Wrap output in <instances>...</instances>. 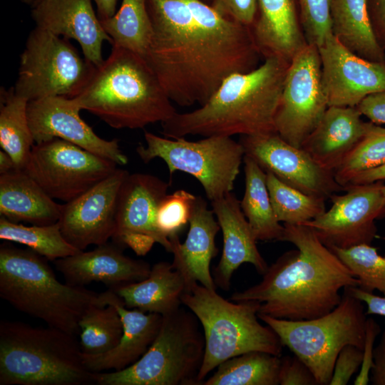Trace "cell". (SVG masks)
Instances as JSON below:
<instances>
[{
  "mask_svg": "<svg viewBox=\"0 0 385 385\" xmlns=\"http://www.w3.org/2000/svg\"><path fill=\"white\" fill-rule=\"evenodd\" d=\"M153 37L145 56L171 101L205 104L231 75L262 56L251 27L200 0H146Z\"/></svg>",
  "mask_w": 385,
  "mask_h": 385,
  "instance_id": "6da1fadb",
  "label": "cell"
},
{
  "mask_svg": "<svg viewBox=\"0 0 385 385\" xmlns=\"http://www.w3.org/2000/svg\"><path fill=\"white\" fill-rule=\"evenodd\" d=\"M129 173L117 168L75 199L63 205L58 221L65 239L83 251L108 242L115 230L118 195Z\"/></svg>",
  "mask_w": 385,
  "mask_h": 385,
  "instance_id": "e0dca14e",
  "label": "cell"
},
{
  "mask_svg": "<svg viewBox=\"0 0 385 385\" xmlns=\"http://www.w3.org/2000/svg\"><path fill=\"white\" fill-rule=\"evenodd\" d=\"M113 161L53 138L32 148L24 170L53 199L69 202L116 169Z\"/></svg>",
  "mask_w": 385,
  "mask_h": 385,
  "instance_id": "7c38bea8",
  "label": "cell"
},
{
  "mask_svg": "<svg viewBox=\"0 0 385 385\" xmlns=\"http://www.w3.org/2000/svg\"><path fill=\"white\" fill-rule=\"evenodd\" d=\"M28 103L13 88H1L0 145L18 170L24 169L35 143L28 119Z\"/></svg>",
  "mask_w": 385,
  "mask_h": 385,
  "instance_id": "4dcf8cb0",
  "label": "cell"
},
{
  "mask_svg": "<svg viewBox=\"0 0 385 385\" xmlns=\"http://www.w3.org/2000/svg\"><path fill=\"white\" fill-rule=\"evenodd\" d=\"M120 247L106 242L93 250L56 260L53 264L66 282L73 286L85 287L96 282L114 289L145 279L150 265L126 256Z\"/></svg>",
  "mask_w": 385,
  "mask_h": 385,
  "instance_id": "44dd1931",
  "label": "cell"
},
{
  "mask_svg": "<svg viewBox=\"0 0 385 385\" xmlns=\"http://www.w3.org/2000/svg\"><path fill=\"white\" fill-rule=\"evenodd\" d=\"M91 1L38 0L31 6V17L36 27L76 41L83 56L98 67L104 61L103 43L112 44V40L103 28Z\"/></svg>",
  "mask_w": 385,
  "mask_h": 385,
  "instance_id": "ffe728a7",
  "label": "cell"
},
{
  "mask_svg": "<svg viewBox=\"0 0 385 385\" xmlns=\"http://www.w3.org/2000/svg\"><path fill=\"white\" fill-rule=\"evenodd\" d=\"M106 304H113L121 317L123 332L112 349L98 354L82 352L86 367L91 372L118 371L136 362L155 340L163 320L156 313L145 312L125 307L122 299L111 289L103 292Z\"/></svg>",
  "mask_w": 385,
  "mask_h": 385,
  "instance_id": "603a6c76",
  "label": "cell"
},
{
  "mask_svg": "<svg viewBox=\"0 0 385 385\" xmlns=\"http://www.w3.org/2000/svg\"><path fill=\"white\" fill-rule=\"evenodd\" d=\"M384 219H385V214L384 215Z\"/></svg>",
  "mask_w": 385,
  "mask_h": 385,
  "instance_id": "9f6ffc18",
  "label": "cell"
},
{
  "mask_svg": "<svg viewBox=\"0 0 385 385\" xmlns=\"http://www.w3.org/2000/svg\"><path fill=\"white\" fill-rule=\"evenodd\" d=\"M73 99L115 129L143 128L177 113L145 58L115 46Z\"/></svg>",
  "mask_w": 385,
  "mask_h": 385,
  "instance_id": "277c9868",
  "label": "cell"
},
{
  "mask_svg": "<svg viewBox=\"0 0 385 385\" xmlns=\"http://www.w3.org/2000/svg\"><path fill=\"white\" fill-rule=\"evenodd\" d=\"M16 169L11 157L5 151H0V175Z\"/></svg>",
  "mask_w": 385,
  "mask_h": 385,
  "instance_id": "816d5d0a",
  "label": "cell"
},
{
  "mask_svg": "<svg viewBox=\"0 0 385 385\" xmlns=\"http://www.w3.org/2000/svg\"><path fill=\"white\" fill-rule=\"evenodd\" d=\"M100 21L112 40V46L145 58L153 37L146 0H122L113 16Z\"/></svg>",
  "mask_w": 385,
  "mask_h": 385,
  "instance_id": "1f68e13d",
  "label": "cell"
},
{
  "mask_svg": "<svg viewBox=\"0 0 385 385\" xmlns=\"http://www.w3.org/2000/svg\"><path fill=\"white\" fill-rule=\"evenodd\" d=\"M318 49L329 106L356 107L366 96L385 90V62L358 56L333 34Z\"/></svg>",
  "mask_w": 385,
  "mask_h": 385,
  "instance_id": "d6986e66",
  "label": "cell"
},
{
  "mask_svg": "<svg viewBox=\"0 0 385 385\" xmlns=\"http://www.w3.org/2000/svg\"><path fill=\"white\" fill-rule=\"evenodd\" d=\"M97 7L100 20L113 16L116 12L117 0H93Z\"/></svg>",
  "mask_w": 385,
  "mask_h": 385,
  "instance_id": "f907efd6",
  "label": "cell"
},
{
  "mask_svg": "<svg viewBox=\"0 0 385 385\" xmlns=\"http://www.w3.org/2000/svg\"><path fill=\"white\" fill-rule=\"evenodd\" d=\"M146 145L139 144L136 152L148 163L162 159L170 175L176 171L195 178L207 197L215 200L232 192L245 157L240 142L228 136H209L191 141L185 138H168L145 131Z\"/></svg>",
  "mask_w": 385,
  "mask_h": 385,
  "instance_id": "30bf717a",
  "label": "cell"
},
{
  "mask_svg": "<svg viewBox=\"0 0 385 385\" xmlns=\"http://www.w3.org/2000/svg\"><path fill=\"white\" fill-rule=\"evenodd\" d=\"M205 338L195 315L181 307L163 316L159 332L147 351L131 366L94 373L98 385H200L198 374Z\"/></svg>",
  "mask_w": 385,
  "mask_h": 385,
  "instance_id": "ba28073f",
  "label": "cell"
},
{
  "mask_svg": "<svg viewBox=\"0 0 385 385\" xmlns=\"http://www.w3.org/2000/svg\"><path fill=\"white\" fill-rule=\"evenodd\" d=\"M267 185L277 220L284 224L302 225L326 211L325 199L294 188L270 172Z\"/></svg>",
  "mask_w": 385,
  "mask_h": 385,
  "instance_id": "e575fe53",
  "label": "cell"
},
{
  "mask_svg": "<svg viewBox=\"0 0 385 385\" xmlns=\"http://www.w3.org/2000/svg\"><path fill=\"white\" fill-rule=\"evenodd\" d=\"M0 239L24 245L52 262L81 251L65 239L58 222L26 226L1 216Z\"/></svg>",
  "mask_w": 385,
  "mask_h": 385,
  "instance_id": "836d02e7",
  "label": "cell"
},
{
  "mask_svg": "<svg viewBox=\"0 0 385 385\" xmlns=\"http://www.w3.org/2000/svg\"><path fill=\"white\" fill-rule=\"evenodd\" d=\"M384 164L385 128L367 122L364 135L334 171V176L344 190L357 175Z\"/></svg>",
  "mask_w": 385,
  "mask_h": 385,
  "instance_id": "8d00e7d4",
  "label": "cell"
},
{
  "mask_svg": "<svg viewBox=\"0 0 385 385\" xmlns=\"http://www.w3.org/2000/svg\"><path fill=\"white\" fill-rule=\"evenodd\" d=\"M96 66L82 58L69 40L35 26L20 57L15 93L28 101L51 96L73 98Z\"/></svg>",
  "mask_w": 385,
  "mask_h": 385,
  "instance_id": "8fae6325",
  "label": "cell"
},
{
  "mask_svg": "<svg viewBox=\"0 0 385 385\" xmlns=\"http://www.w3.org/2000/svg\"><path fill=\"white\" fill-rule=\"evenodd\" d=\"M169 183L150 174H128L120 190L115 230L112 237L121 247L144 256L155 243L171 252L172 243L159 231L156 216Z\"/></svg>",
  "mask_w": 385,
  "mask_h": 385,
  "instance_id": "9a60e30c",
  "label": "cell"
},
{
  "mask_svg": "<svg viewBox=\"0 0 385 385\" xmlns=\"http://www.w3.org/2000/svg\"><path fill=\"white\" fill-rule=\"evenodd\" d=\"M281 241L296 250L280 256L249 288L230 300L260 304L258 314L292 321L309 320L328 314L341 302V290L359 281L311 227L284 224Z\"/></svg>",
  "mask_w": 385,
  "mask_h": 385,
  "instance_id": "7a4b0ae2",
  "label": "cell"
},
{
  "mask_svg": "<svg viewBox=\"0 0 385 385\" xmlns=\"http://www.w3.org/2000/svg\"><path fill=\"white\" fill-rule=\"evenodd\" d=\"M356 108L361 115L376 125H385V90L366 96Z\"/></svg>",
  "mask_w": 385,
  "mask_h": 385,
  "instance_id": "f6af8a7d",
  "label": "cell"
},
{
  "mask_svg": "<svg viewBox=\"0 0 385 385\" xmlns=\"http://www.w3.org/2000/svg\"><path fill=\"white\" fill-rule=\"evenodd\" d=\"M383 239L385 240V236L383 237Z\"/></svg>",
  "mask_w": 385,
  "mask_h": 385,
  "instance_id": "11a10c76",
  "label": "cell"
},
{
  "mask_svg": "<svg viewBox=\"0 0 385 385\" xmlns=\"http://www.w3.org/2000/svg\"><path fill=\"white\" fill-rule=\"evenodd\" d=\"M384 180H385V164L357 175L349 185L369 184Z\"/></svg>",
  "mask_w": 385,
  "mask_h": 385,
  "instance_id": "681fc988",
  "label": "cell"
},
{
  "mask_svg": "<svg viewBox=\"0 0 385 385\" xmlns=\"http://www.w3.org/2000/svg\"><path fill=\"white\" fill-rule=\"evenodd\" d=\"M63 205L54 201L24 170L0 175V214L14 222H58Z\"/></svg>",
  "mask_w": 385,
  "mask_h": 385,
  "instance_id": "4316f807",
  "label": "cell"
},
{
  "mask_svg": "<svg viewBox=\"0 0 385 385\" xmlns=\"http://www.w3.org/2000/svg\"><path fill=\"white\" fill-rule=\"evenodd\" d=\"M220 229L214 212L209 210L204 198L196 196L189 221L185 240H172V265L184 277L188 287L197 282L211 289L216 284L210 272V262L218 252L215 236Z\"/></svg>",
  "mask_w": 385,
  "mask_h": 385,
  "instance_id": "cb8c5ba5",
  "label": "cell"
},
{
  "mask_svg": "<svg viewBox=\"0 0 385 385\" xmlns=\"http://www.w3.org/2000/svg\"><path fill=\"white\" fill-rule=\"evenodd\" d=\"M349 292L366 305V314L385 317V294L382 296L366 292L358 287H346Z\"/></svg>",
  "mask_w": 385,
  "mask_h": 385,
  "instance_id": "bcb514c9",
  "label": "cell"
},
{
  "mask_svg": "<svg viewBox=\"0 0 385 385\" xmlns=\"http://www.w3.org/2000/svg\"><path fill=\"white\" fill-rule=\"evenodd\" d=\"M279 384L318 385L309 368L295 355L281 359Z\"/></svg>",
  "mask_w": 385,
  "mask_h": 385,
  "instance_id": "7bdbcfd3",
  "label": "cell"
},
{
  "mask_svg": "<svg viewBox=\"0 0 385 385\" xmlns=\"http://www.w3.org/2000/svg\"><path fill=\"white\" fill-rule=\"evenodd\" d=\"M245 178L242 210L257 240L281 241L284 225L277 220L267 185L266 172L251 158L245 155Z\"/></svg>",
  "mask_w": 385,
  "mask_h": 385,
  "instance_id": "f546056e",
  "label": "cell"
},
{
  "mask_svg": "<svg viewBox=\"0 0 385 385\" xmlns=\"http://www.w3.org/2000/svg\"><path fill=\"white\" fill-rule=\"evenodd\" d=\"M289 64L270 56L251 71L231 75L205 104L161 123L162 134L175 139L276 133L274 118Z\"/></svg>",
  "mask_w": 385,
  "mask_h": 385,
  "instance_id": "3957f363",
  "label": "cell"
},
{
  "mask_svg": "<svg viewBox=\"0 0 385 385\" xmlns=\"http://www.w3.org/2000/svg\"><path fill=\"white\" fill-rule=\"evenodd\" d=\"M45 257L29 249L0 247V297L48 326L79 336V322L95 306H106L103 292L61 282Z\"/></svg>",
  "mask_w": 385,
  "mask_h": 385,
  "instance_id": "5b68a950",
  "label": "cell"
},
{
  "mask_svg": "<svg viewBox=\"0 0 385 385\" xmlns=\"http://www.w3.org/2000/svg\"><path fill=\"white\" fill-rule=\"evenodd\" d=\"M382 194H383L384 202L385 203V184L384 185L382 188Z\"/></svg>",
  "mask_w": 385,
  "mask_h": 385,
  "instance_id": "db71d44e",
  "label": "cell"
},
{
  "mask_svg": "<svg viewBox=\"0 0 385 385\" xmlns=\"http://www.w3.org/2000/svg\"><path fill=\"white\" fill-rule=\"evenodd\" d=\"M80 346L83 353L98 354L113 349L123 332L121 317L111 303L89 309L79 322Z\"/></svg>",
  "mask_w": 385,
  "mask_h": 385,
  "instance_id": "d590c367",
  "label": "cell"
},
{
  "mask_svg": "<svg viewBox=\"0 0 385 385\" xmlns=\"http://www.w3.org/2000/svg\"><path fill=\"white\" fill-rule=\"evenodd\" d=\"M371 21L376 39L385 51V0H374V14Z\"/></svg>",
  "mask_w": 385,
  "mask_h": 385,
  "instance_id": "c3c4849f",
  "label": "cell"
},
{
  "mask_svg": "<svg viewBox=\"0 0 385 385\" xmlns=\"http://www.w3.org/2000/svg\"><path fill=\"white\" fill-rule=\"evenodd\" d=\"M73 98L51 96L29 101L28 119L35 143L60 138L117 165H126L128 157L117 139L100 138L80 116Z\"/></svg>",
  "mask_w": 385,
  "mask_h": 385,
  "instance_id": "ac0fdd59",
  "label": "cell"
},
{
  "mask_svg": "<svg viewBox=\"0 0 385 385\" xmlns=\"http://www.w3.org/2000/svg\"><path fill=\"white\" fill-rule=\"evenodd\" d=\"M333 0H299L300 19L308 44L320 46L332 34Z\"/></svg>",
  "mask_w": 385,
  "mask_h": 385,
  "instance_id": "ab89813d",
  "label": "cell"
},
{
  "mask_svg": "<svg viewBox=\"0 0 385 385\" xmlns=\"http://www.w3.org/2000/svg\"><path fill=\"white\" fill-rule=\"evenodd\" d=\"M212 7L221 16L251 27L255 19L257 0H215Z\"/></svg>",
  "mask_w": 385,
  "mask_h": 385,
  "instance_id": "b9f144b4",
  "label": "cell"
},
{
  "mask_svg": "<svg viewBox=\"0 0 385 385\" xmlns=\"http://www.w3.org/2000/svg\"><path fill=\"white\" fill-rule=\"evenodd\" d=\"M332 34L347 48L369 61L385 62V51L372 27L368 0H333Z\"/></svg>",
  "mask_w": 385,
  "mask_h": 385,
  "instance_id": "f1b7e54d",
  "label": "cell"
},
{
  "mask_svg": "<svg viewBox=\"0 0 385 385\" xmlns=\"http://www.w3.org/2000/svg\"><path fill=\"white\" fill-rule=\"evenodd\" d=\"M381 332L379 325L373 319H367L366 324V339L363 349V361L360 372L354 381L355 385L367 384L373 366V344L375 338Z\"/></svg>",
  "mask_w": 385,
  "mask_h": 385,
  "instance_id": "ee69618b",
  "label": "cell"
},
{
  "mask_svg": "<svg viewBox=\"0 0 385 385\" xmlns=\"http://www.w3.org/2000/svg\"><path fill=\"white\" fill-rule=\"evenodd\" d=\"M363 349L351 344L342 348L337 358L329 385H346L361 366Z\"/></svg>",
  "mask_w": 385,
  "mask_h": 385,
  "instance_id": "60d3db41",
  "label": "cell"
},
{
  "mask_svg": "<svg viewBox=\"0 0 385 385\" xmlns=\"http://www.w3.org/2000/svg\"><path fill=\"white\" fill-rule=\"evenodd\" d=\"M328 107L319 49L307 44L289 62L274 118L276 133L301 148Z\"/></svg>",
  "mask_w": 385,
  "mask_h": 385,
  "instance_id": "4fadbf2b",
  "label": "cell"
},
{
  "mask_svg": "<svg viewBox=\"0 0 385 385\" xmlns=\"http://www.w3.org/2000/svg\"><path fill=\"white\" fill-rule=\"evenodd\" d=\"M287 346L311 370L318 385H328L339 353L346 345L364 349L366 314L363 302L344 288L330 312L309 320L292 321L258 314Z\"/></svg>",
  "mask_w": 385,
  "mask_h": 385,
  "instance_id": "9c48e42d",
  "label": "cell"
},
{
  "mask_svg": "<svg viewBox=\"0 0 385 385\" xmlns=\"http://www.w3.org/2000/svg\"><path fill=\"white\" fill-rule=\"evenodd\" d=\"M187 287L184 277L172 263L159 262L145 279L111 290L128 309L165 316L183 306L181 298Z\"/></svg>",
  "mask_w": 385,
  "mask_h": 385,
  "instance_id": "83f0119b",
  "label": "cell"
},
{
  "mask_svg": "<svg viewBox=\"0 0 385 385\" xmlns=\"http://www.w3.org/2000/svg\"><path fill=\"white\" fill-rule=\"evenodd\" d=\"M21 2L29 5L30 6H32L35 3L38 1V0H20Z\"/></svg>",
  "mask_w": 385,
  "mask_h": 385,
  "instance_id": "f5cc1de1",
  "label": "cell"
},
{
  "mask_svg": "<svg viewBox=\"0 0 385 385\" xmlns=\"http://www.w3.org/2000/svg\"><path fill=\"white\" fill-rule=\"evenodd\" d=\"M384 181L349 185L346 193L333 194L332 207L304 222L327 247L349 248L371 244L377 237L375 220L385 214Z\"/></svg>",
  "mask_w": 385,
  "mask_h": 385,
  "instance_id": "5bb4252c",
  "label": "cell"
},
{
  "mask_svg": "<svg viewBox=\"0 0 385 385\" xmlns=\"http://www.w3.org/2000/svg\"><path fill=\"white\" fill-rule=\"evenodd\" d=\"M196 196L185 190L167 194L157 212L156 223L160 233L171 241L189 223Z\"/></svg>",
  "mask_w": 385,
  "mask_h": 385,
  "instance_id": "f35d334b",
  "label": "cell"
},
{
  "mask_svg": "<svg viewBox=\"0 0 385 385\" xmlns=\"http://www.w3.org/2000/svg\"><path fill=\"white\" fill-rule=\"evenodd\" d=\"M211 205L223 236L222 253L213 278L216 286L227 291L234 272L242 264H252L262 275L269 266L258 250L257 240L236 196L230 192Z\"/></svg>",
  "mask_w": 385,
  "mask_h": 385,
  "instance_id": "7402d4cb",
  "label": "cell"
},
{
  "mask_svg": "<svg viewBox=\"0 0 385 385\" xmlns=\"http://www.w3.org/2000/svg\"><path fill=\"white\" fill-rule=\"evenodd\" d=\"M240 143L245 155L265 172L303 192L326 200L344 190L333 172L322 168L304 150L290 145L277 133L242 135Z\"/></svg>",
  "mask_w": 385,
  "mask_h": 385,
  "instance_id": "2e32d148",
  "label": "cell"
},
{
  "mask_svg": "<svg viewBox=\"0 0 385 385\" xmlns=\"http://www.w3.org/2000/svg\"><path fill=\"white\" fill-rule=\"evenodd\" d=\"M260 14L251 26L265 58L275 56L290 62L308 43L295 0H257Z\"/></svg>",
  "mask_w": 385,
  "mask_h": 385,
  "instance_id": "484cf974",
  "label": "cell"
},
{
  "mask_svg": "<svg viewBox=\"0 0 385 385\" xmlns=\"http://www.w3.org/2000/svg\"><path fill=\"white\" fill-rule=\"evenodd\" d=\"M356 107L329 106L301 148L324 169L333 172L364 135V122Z\"/></svg>",
  "mask_w": 385,
  "mask_h": 385,
  "instance_id": "d4e9b609",
  "label": "cell"
},
{
  "mask_svg": "<svg viewBox=\"0 0 385 385\" xmlns=\"http://www.w3.org/2000/svg\"><path fill=\"white\" fill-rule=\"evenodd\" d=\"M359 279L360 289L373 293L385 294V255L378 253L371 244H361L349 248L328 247Z\"/></svg>",
  "mask_w": 385,
  "mask_h": 385,
  "instance_id": "74e56055",
  "label": "cell"
},
{
  "mask_svg": "<svg viewBox=\"0 0 385 385\" xmlns=\"http://www.w3.org/2000/svg\"><path fill=\"white\" fill-rule=\"evenodd\" d=\"M279 356L263 351H250L221 363L202 385H277Z\"/></svg>",
  "mask_w": 385,
  "mask_h": 385,
  "instance_id": "d6a6232c",
  "label": "cell"
},
{
  "mask_svg": "<svg viewBox=\"0 0 385 385\" xmlns=\"http://www.w3.org/2000/svg\"><path fill=\"white\" fill-rule=\"evenodd\" d=\"M183 306L198 319L205 338V354L198 381L223 361L250 351L280 356L284 346L278 335L258 320L260 304L234 302L197 282L188 286L182 296Z\"/></svg>",
  "mask_w": 385,
  "mask_h": 385,
  "instance_id": "52a82bcc",
  "label": "cell"
},
{
  "mask_svg": "<svg viewBox=\"0 0 385 385\" xmlns=\"http://www.w3.org/2000/svg\"><path fill=\"white\" fill-rule=\"evenodd\" d=\"M76 337L51 327L0 322V385L95 384Z\"/></svg>",
  "mask_w": 385,
  "mask_h": 385,
  "instance_id": "8992f818",
  "label": "cell"
},
{
  "mask_svg": "<svg viewBox=\"0 0 385 385\" xmlns=\"http://www.w3.org/2000/svg\"><path fill=\"white\" fill-rule=\"evenodd\" d=\"M371 381L374 385H385V325L379 342L373 351Z\"/></svg>",
  "mask_w": 385,
  "mask_h": 385,
  "instance_id": "7dc6e473",
  "label": "cell"
}]
</instances>
